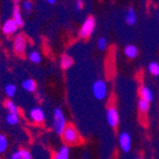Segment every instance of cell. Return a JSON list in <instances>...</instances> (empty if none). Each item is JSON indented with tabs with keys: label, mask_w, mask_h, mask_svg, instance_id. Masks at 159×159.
Listing matches in <instances>:
<instances>
[{
	"label": "cell",
	"mask_w": 159,
	"mask_h": 159,
	"mask_svg": "<svg viewBox=\"0 0 159 159\" xmlns=\"http://www.w3.org/2000/svg\"><path fill=\"white\" fill-rule=\"evenodd\" d=\"M28 58L32 64H40L41 62V55L38 50H31L28 55Z\"/></svg>",
	"instance_id": "44dd1931"
},
{
	"label": "cell",
	"mask_w": 159,
	"mask_h": 159,
	"mask_svg": "<svg viewBox=\"0 0 159 159\" xmlns=\"http://www.w3.org/2000/svg\"><path fill=\"white\" fill-rule=\"evenodd\" d=\"M97 47L100 51H105L107 50L108 48V43H107V39L105 37H100L97 41Z\"/></svg>",
	"instance_id": "d4e9b609"
},
{
	"label": "cell",
	"mask_w": 159,
	"mask_h": 159,
	"mask_svg": "<svg viewBox=\"0 0 159 159\" xmlns=\"http://www.w3.org/2000/svg\"><path fill=\"white\" fill-rule=\"evenodd\" d=\"M118 143H119L121 151H124L125 154L129 152L131 150V147H133V139H131V136L129 135V133H127V131L120 133L118 136Z\"/></svg>",
	"instance_id": "5b68a950"
},
{
	"label": "cell",
	"mask_w": 159,
	"mask_h": 159,
	"mask_svg": "<svg viewBox=\"0 0 159 159\" xmlns=\"http://www.w3.org/2000/svg\"><path fill=\"white\" fill-rule=\"evenodd\" d=\"M18 25L15 22V20H13L12 18L11 19H8L7 21H5V24L2 25V32L5 34H7V36H11V34H16L17 31H18Z\"/></svg>",
	"instance_id": "9c48e42d"
},
{
	"label": "cell",
	"mask_w": 159,
	"mask_h": 159,
	"mask_svg": "<svg viewBox=\"0 0 159 159\" xmlns=\"http://www.w3.org/2000/svg\"><path fill=\"white\" fill-rule=\"evenodd\" d=\"M137 159H141V158H137Z\"/></svg>",
	"instance_id": "f546056e"
},
{
	"label": "cell",
	"mask_w": 159,
	"mask_h": 159,
	"mask_svg": "<svg viewBox=\"0 0 159 159\" xmlns=\"http://www.w3.org/2000/svg\"><path fill=\"white\" fill-rule=\"evenodd\" d=\"M72 65H74V60H72V58L69 56V55L65 53V55H62V56L60 57V67L62 69L67 70V69L70 68Z\"/></svg>",
	"instance_id": "e0dca14e"
},
{
	"label": "cell",
	"mask_w": 159,
	"mask_h": 159,
	"mask_svg": "<svg viewBox=\"0 0 159 159\" xmlns=\"http://www.w3.org/2000/svg\"><path fill=\"white\" fill-rule=\"evenodd\" d=\"M70 157V148L69 146H61L58 150L52 155V159H69Z\"/></svg>",
	"instance_id": "7c38bea8"
},
{
	"label": "cell",
	"mask_w": 159,
	"mask_h": 159,
	"mask_svg": "<svg viewBox=\"0 0 159 159\" xmlns=\"http://www.w3.org/2000/svg\"><path fill=\"white\" fill-rule=\"evenodd\" d=\"M32 8H34V3L30 0H25L24 2H22V9H24V11L26 13L31 12Z\"/></svg>",
	"instance_id": "484cf974"
},
{
	"label": "cell",
	"mask_w": 159,
	"mask_h": 159,
	"mask_svg": "<svg viewBox=\"0 0 159 159\" xmlns=\"http://www.w3.org/2000/svg\"><path fill=\"white\" fill-rule=\"evenodd\" d=\"M67 127V119L62 109L55 108L52 116V128L57 135L61 136L64 133L65 128Z\"/></svg>",
	"instance_id": "7a4b0ae2"
},
{
	"label": "cell",
	"mask_w": 159,
	"mask_h": 159,
	"mask_svg": "<svg viewBox=\"0 0 159 159\" xmlns=\"http://www.w3.org/2000/svg\"><path fill=\"white\" fill-rule=\"evenodd\" d=\"M28 116H29V119L34 124H36V125H41L46 120V114L43 111V109L40 108V107H34V108H31Z\"/></svg>",
	"instance_id": "52a82bcc"
},
{
	"label": "cell",
	"mask_w": 159,
	"mask_h": 159,
	"mask_svg": "<svg viewBox=\"0 0 159 159\" xmlns=\"http://www.w3.org/2000/svg\"><path fill=\"white\" fill-rule=\"evenodd\" d=\"M10 159H32V155L27 148H20L13 151L10 155Z\"/></svg>",
	"instance_id": "30bf717a"
},
{
	"label": "cell",
	"mask_w": 159,
	"mask_h": 159,
	"mask_svg": "<svg viewBox=\"0 0 159 159\" xmlns=\"http://www.w3.org/2000/svg\"><path fill=\"white\" fill-rule=\"evenodd\" d=\"M106 120L107 124L111 128H117L119 124V112L116 106H109L106 110Z\"/></svg>",
	"instance_id": "8992f818"
},
{
	"label": "cell",
	"mask_w": 159,
	"mask_h": 159,
	"mask_svg": "<svg viewBox=\"0 0 159 159\" xmlns=\"http://www.w3.org/2000/svg\"><path fill=\"white\" fill-rule=\"evenodd\" d=\"M158 19H159V11H158Z\"/></svg>",
	"instance_id": "f1b7e54d"
},
{
	"label": "cell",
	"mask_w": 159,
	"mask_h": 159,
	"mask_svg": "<svg viewBox=\"0 0 159 159\" xmlns=\"http://www.w3.org/2000/svg\"><path fill=\"white\" fill-rule=\"evenodd\" d=\"M27 48V38L24 34H18L13 40V50L17 55H24Z\"/></svg>",
	"instance_id": "ba28073f"
},
{
	"label": "cell",
	"mask_w": 159,
	"mask_h": 159,
	"mask_svg": "<svg viewBox=\"0 0 159 159\" xmlns=\"http://www.w3.org/2000/svg\"><path fill=\"white\" fill-rule=\"evenodd\" d=\"M47 1V3H49V5H55L56 3V0H46Z\"/></svg>",
	"instance_id": "83f0119b"
},
{
	"label": "cell",
	"mask_w": 159,
	"mask_h": 159,
	"mask_svg": "<svg viewBox=\"0 0 159 159\" xmlns=\"http://www.w3.org/2000/svg\"><path fill=\"white\" fill-rule=\"evenodd\" d=\"M5 108L7 109V111H8L9 114H19L18 107H17L16 103L13 102V101H11L10 99H8V100L5 102Z\"/></svg>",
	"instance_id": "ffe728a7"
},
{
	"label": "cell",
	"mask_w": 159,
	"mask_h": 159,
	"mask_svg": "<svg viewBox=\"0 0 159 159\" xmlns=\"http://www.w3.org/2000/svg\"><path fill=\"white\" fill-rule=\"evenodd\" d=\"M9 147V141L7 136L3 134H0V155L5 154Z\"/></svg>",
	"instance_id": "d6986e66"
},
{
	"label": "cell",
	"mask_w": 159,
	"mask_h": 159,
	"mask_svg": "<svg viewBox=\"0 0 159 159\" xmlns=\"http://www.w3.org/2000/svg\"><path fill=\"white\" fill-rule=\"evenodd\" d=\"M93 95L97 100H103L108 95V85L102 79H97L93 85Z\"/></svg>",
	"instance_id": "3957f363"
},
{
	"label": "cell",
	"mask_w": 159,
	"mask_h": 159,
	"mask_svg": "<svg viewBox=\"0 0 159 159\" xmlns=\"http://www.w3.org/2000/svg\"><path fill=\"white\" fill-rule=\"evenodd\" d=\"M124 53H125V56L128 59H135L137 58L139 50H138V48L135 45H127L124 48Z\"/></svg>",
	"instance_id": "4fadbf2b"
},
{
	"label": "cell",
	"mask_w": 159,
	"mask_h": 159,
	"mask_svg": "<svg viewBox=\"0 0 159 159\" xmlns=\"http://www.w3.org/2000/svg\"><path fill=\"white\" fill-rule=\"evenodd\" d=\"M5 93H6V95H7V97H9V98L13 97V96L16 95V93H17L16 85H13V84H8V85H6Z\"/></svg>",
	"instance_id": "cb8c5ba5"
},
{
	"label": "cell",
	"mask_w": 159,
	"mask_h": 159,
	"mask_svg": "<svg viewBox=\"0 0 159 159\" xmlns=\"http://www.w3.org/2000/svg\"><path fill=\"white\" fill-rule=\"evenodd\" d=\"M139 96H140L141 99L147 100L148 102H151V101L154 100V93H152V90L148 86H140V88H139Z\"/></svg>",
	"instance_id": "8fae6325"
},
{
	"label": "cell",
	"mask_w": 159,
	"mask_h": 159,
	"mask_svg": "<svg viewBox=\"0 0 159 159\" xmlns=\"http://www.w3.org/2000/svg\"><path fill=\"white\" fill-rule=\"evenodd\" d=\"M6 121L10 126H16L19 122V114H9L6 116Z\"/></svg>",
	"instance_id": "7402d4cb"
},
{
	"label": "cell",
	"mask_w": 159,
	"mask_h": 159,
	"mask_svg": "<svg viewBox=\"0 0 159 159\" xmlns=\"http://www.w3.org/2000/svg\"><path fill=\"white\" fill-rule=\"evenodd\" d=\"M12 19L15 20L18 27H24L25 25V21H24V18H22V15H21V11L19 9L18 6H15L13 7V10H12Z\"/></svg>",
	"instance_id": "9a60e30c"
},
{
	"label": "cell",
	"mask_w": 159,
	"mask_h": 159,
	"mask_svg": "<svg viewBox=\"0 0 159 159\" xmlns=\"http://www.w3.org/2000/svg\"><path fill=\"white\" fill-rule=\"evenodd\" d=\"M22 88L24 90H26L27 93H34L36 89H37V84L34 79L29 78V79H26L22 81Z\"/></svg>",
	"instance_id": "2e32d148"
},
{
	"label": "cell",
	"mask_w": 159,
	"mask_h": 159,
	"mask_svg": "<svg viewBox=\"0 0 159 159\" xmlns=\"http://www.w3.org/2000/svg\"><path fill=\"white\" fill-rule=\"evenodd\" d=\"M148 70L152 76L158 77L159 76V64L156 61H151L150 64L148 65Z\"/></svg>",
	"instance_id": "603a6c76"
},
{
	"label": "cell",
	"mask_w": 159,
	"mask_h": 159,
	"mask_svg": "<svg viewBox=\"0 0 159 159\" xmlns=\"http://www.w3.org/2000/svg\"><path fill=\"white\" fill-rule=\"evenodd\" d=\"M82 8H84V1L82 0H77V2H76V11H81Z\"/></svg>",
	"instance_id": "4316f807"
},
{
	"label": "cell",
	"mask_w": 159,
	"mask_h": 159,
	"mask_svg": "<svg viewBox=\"0 0 159 159\" xmlns=\"http://www.w3.org/2000/svg\"><path fill=\"white\" fill-rule=\"evenodd\" d=\"M96 28V19L93 17H88L85 21L82 22L79 29V37L82 39H88L93 34Z\"/></svg>",
	"instance_id": "277c9868"
},
{
	"label": "cell",
	"mask_w": 159,
	"mask_h": 159,
	"mask_svg": "<svg viewBox=\"0 0 159 159\" xmlns=\"http://www.w3.org/2000/svg\"><path fill=\"white\" fill-rule=\"evenodd\" d=\"M125 20L128 26H134V25L136 24V21H137V13H136L134 7H129V8H128L127 12H126Z\"/></svg>",
	"instance_id": "5bb4252c"
},
{
	"label": "cell",
	"mask_w": 159,
	"mask_h": 159,
	"mask_svg": "<svg viewBox=\"0 0 159 159\" xmlns=\"http://www.w3.org/2000/svg\"><path fill=\"white\" fill-rule=\"evenodd\" d=\"M149 108H150V102H148L147 100H143L141 98L139 99V101H138V110H139L140 114H147L149 111Z\"/></svg>",
	"instance_id": "ac0fdd59"
},
{
	"label": "cell",
	"mask_w": 159,
	"mask_h": 159,
	"mask_svg": "<svg viewBox=\"0 0 159 159\" xmlns=\"http://www.w3.org/2000/svg\"><path fill=\"white\" fill-rule=\"evenodd\" d=\"M61 138H62V141L65 143L66 146H77V145L82 143L79 131L72 125H67L64 133L61 135Z\"/></svg>",
	"instance_id": "6da1fadb"
}]
</instances>
